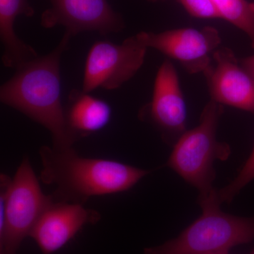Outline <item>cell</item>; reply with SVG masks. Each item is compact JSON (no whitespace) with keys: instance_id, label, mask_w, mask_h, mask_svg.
Wrapping results in <instances>:
<instances>
[{"instance_id":"cell-1","label":"cell","mask_w":254,"mask_h":254,"mask_svg":"<svg viewBox=\"0 0 254 254\" xmlns=\"http://www.w3.org/2000/svg\"><path fill=\"white\" fill-rule=\"evenodd\" d=\"M72 38L64 33L58 46L26 63L0 88V101L50 132L55 148H72L61 99L60 61Z\"/></svg>"},{"instance_id":"cell-2","label":"cell","mask_w":254,"mask_h":254,"mask_svg":"<svg viewBox=\"0 0 254 254\" xmlns=\"http://www.w3.org/2000/svg\"><path fill=\"white\" fill-rule=\"evenodd\" d=\"M40 179L54 187L55 200L84 204L92 197L129 190L150 171L103 158L81 156L72 148L42 146Z\"/></svg>"},{"instance_id":"cell-3","label":"cell","mask_w":254,"mask_h":254,"mask_svg":"<svg viewBox=\"0 0 254 254\" xmlns=\"http://www.w3.org/2000/svg\"><path fill=\"white\" fill-rule=\"evenodd\" d=\"M214 190L199 195L201 215L177 238L144 250L145 254H227L232 247L254 240V218L222 212Z\"/></svg>"},{"instance_id":"cell-4","label":"cell","mask_w":254,"mask_h":254,"mask_svg":"<svg viewBox=\"0 0 254 254\" xmlns=\"http://www.w3.org/2000/svg\"><path fill=\"white\" fill-rule=\"evenodd\" d=\"M41 190L29 158L23 159L14 178L0 176V254H18L20 247L54 201Z\"/></svg>"},{"instance_id":"cell-5","label":"cell","mask_w":254,"mask_h":254,"mask_svg":"<svg viewBox=\"0 0 254 254\" xmlns=\"http://www.w3.org/2000/svg\"><path fill=\"white\" fill-rule=\"evenodd\" d=\"M223 107L210 100L202 111L198 125L177 139L168 161V167L199 190L200 195L215 190L214 163L227 160L231 152L230 145L217 139Z\"/></svg>"},{"instance_id":"cell-6","label":"cell","mask_w":254,"mask_h":254,"mask_svg":"<svg viewBox=\"0 0 254 254\" xmlns=\"http://www.w3.org/2000/svg\"><path fill=\"white\" fill-rule=\"evenodd\" d=\"M148 48L137 35L120 44L98 41L87 55L82 91L118 89L135 76L144 63Z\"/></svg>"},{"instance_id":"cell-7","label":"cell","mask_w":254,"mask_h":254,"mask_svg":"<svg viewBox=\"0 0 254 254\" xmlns=\"http://www.w3.org/2000/svg\"><path fill=\"white\" fill-rule=\"evenodd\" d=\"M147 48L158 50L176 60L190 73L204 74L213 64V56L222 38L216 28H177L161 33L141 32L136 34Z\"/></svg>"},{"instance_id":"cell-8","label":"cell","mask_w":254,"mask_h":254,"mask_svg":"<svg viewBox=\"0 0 254 254\" xmlns=\"http://www.w3.org/2000/svg\"><path fill=\"white\" fill-rule=\"evenodd\" d=\"M50 7L41 15L43 28L62 26L71 37L86 31L100 35L118 33L125 28L121 15L108 0H49Z\"/></svg>"},{"instance_id":"cell-9","label":"cell","mask_w":254,"mask_h":254,"mask_svg":"<svg viewBox=\"0 0 254 254\" xmlns=\"http://www.w3.org/2000/svg\"><path fill=\"white\" fill-rule=\"evenodd\" d=\"M100 219L98 211L83 204L54 200L38 219L29 237L42 254H53L67 245L83 227L97 223Z\"/></svg>"},{"instance_id":"cell-10","label":"cell","mask_w":254,"mask_h":254,"mask_svg":"<svg viewBox=\"0 0 254 254\" xmlns=\"http://www.w3.org/2000/svg\"><path fill=\"white\" fill-rule=\"evenodd\" d=\"M210 98L218 104L254 113V79L230 48H219L204 73Z\"/></svg>"},{"instance_id":"cell-11","label":"cell","mask_w":254,"mask_h":254,"mask_svg":"<svg viewBox=\"0 0 254 254\" xmlns=\"http://www.w3.org/2000/svg\"><path fill=\"white\" fill-rule=\"evenodd\" d=\"M142 115L168 138H178L186 130V102L176 68L165 60L155 76L153 98Z\"/></svg>"},{"instance_id":"cell-12","label":"cell","mask_w":254,"mask_h":254,"mask_svg":"<svg viewBox=\"0 0 254 254\" xmlns=\"http://www.w3.org/2000/svg\"><path fill=\"white\" fill-rule=\"evenodd\" d=\"M65 112L66 128L75 142L103 129L111 120V107L89 93L73 90Z\"/></svg>"},{"instance_id":"cell-13","label":"cell","mask_w":254,"mask_h":254,"mask_svg":"<svg viewBox=\"0 0 254 254\" xmlns=\"http://www.w3.org/2000/svg\"><path fill=\"white\" fill-rule=\"evenodd\" d=\"M34 9L28 0H0V38L3 46L1 61L4 66L17 70L38 58L33 47L16 36V18L20 15L31 17Z\"/></svg>"},{"instance_id":"cell-14","label":"cell","mask_w":254,"mask_h":254,"mask_svg":"<svg viewBox=\"0 0 254 254\" xmlns=\"http://www.w3.org/2000/svg\"><path fill=\"white\" fill-rule=\"evenodd\" d=\"M220 18L226 20L250 38L254 48V2L247 0H214Z\"/></svg>"},{"instance_id":"cell-15","label":"cell","mask_w":254,"mask_h":254,"mask_svg":"<svg viewBox=\"0 0 254 254\" xmlns=\"http://www.w3.org/2000/svg\"><path fill=\"white\" fill-rule=\"evenodd\" d=\"M254 180V147L250 156L241 169L240 173L235 177L233 181L230 182L227 186L216 190L215 198L217 201L222 204L224 202L230 203L235 195L242 189Z\"/></svg>"},{"instance_id":"cell-16","label":"cell","mask_w":254,"mask_h":254,"mask_svg":"<svg viewBox=\"0 0 254 254\" xmlns=\"http://www.w3.org/2000/svg\"><path fill=\"white\" fill-rule=\"evenodd\" d=\"M187 12L195 18H218L220 14L214 0H178Z\"/></svg>"},{"instance_id":"cell-17","label":"cell","mask_w":254,"mask_h":254,"mask_svg":"<svg viewBox=\"0 0 254 254\" xmlns=\"http://www.w3.org/2000/svg\"><path fill=\"white\" fill-rule=\"evenodd\" d=\"M240 64L254 79V55L244 58Z\"/></svg>"},{"instance_id":"cell-18","label":"cell","mask_w":254,"mask_h":254,"mask_svg":"<svg viewBox=\"0 0 254 254\" xmlns=\"http://www.w3.org/2000/svg\"><path fill=\"white\" fill-rule=\"evenodd\" d=\"M150 1H153V2H156V1H164V0H148Z\"/></svg>"},{"instance_id":"cell-19","label":"cell","mask_w":254,"mask_h":254,"mask_svg":"<svg viewBox=\"0 0 254 254\" xmlns=\"http://www.w3.org/2000/svg\"><path fill=\"white\" fill-rule=\"evenodd\" d=\"M250 254H254V250L252 251V252H251Z\"/></svg>"},{"instance_id":"cell-20","label":"cell","mask_w":254,"mask_h":254,"mask_svg":"<svg viewBox=\"0 0 254 254\" xmlns=\"http://www.w3.org/2000/svg\"></svg>"}]
</instances>
